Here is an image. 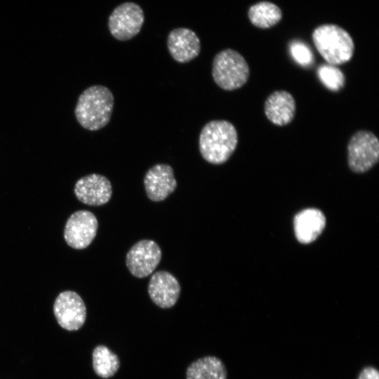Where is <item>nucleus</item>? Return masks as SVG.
Returning a JSON list of instances; mask_svg holds the SVG:
<instances>
[{"label":"nucleus","mask_w":379,"mask_h":379,"mask_svg":"<svg viewBox=\"0 0 379 379\" xmlns=\"http://www.w3.org/2000/svg\"><path fill=\"white\" fill-rule=\"evenodd\" d=\"M161 259V250L153 240L142 239L128 250L126 257V267L130 273L138 278L151 274Z\"/></svg>","instance_id":"7"},{"label":"nucleus","mask_w":379,"mask_h":379,"mask_svg":"<svg viewBox=\"0 0 379 379\" xmlns=\"http://www.w3.org/2000/svg\"><path fill=\"white\" fill-rule=\"evenodd\" d=\"M295 101L286 91H276L271 93L265 102V113L274 124L283 126L291 123L295 114Z\"/></svg>","instance_id":"14"},{"label":"nucleus","mask_w":379,"mask_h":379,"mask_svg":"<svg viewBox=\"0 0 379 379\" xmlns=\"http://www.w3.org/2000/svg\"><path fill=\"white\" fill-rule=\"evenodd\" d=\"M144 185L147 196L151 201H164L177 187L173 169L168 164H155L147 171Z\"/></svg>","instance_id":"11"},{"label":"nucleus","mask_w":379,"mask_h":379,"mask_svg":"<svg viewBox=\"0 0 379 379\" xmlns=\"http://www.w3.org/2000/svg\"><path fill=\"white\" fill-rule=\"evenodd\" d=\"M238 134L234 126L226 120H213L202 128L199 147L207 162L220 165L226 162L235 151Z\"/></svg>","instance_id":"2"},{"label":"nucleus","mask_w":379,"mask_h":379,"mask_svg":"<svg viewBox=\"0 0 379 379\" xmlns=\"http://www.w3.org/2000/svg\"><path fill=\"white\" fill-rule=\"evenodd\" d=\"M98 227V220L93 213L86 210L76 211L66 222L65 241L73 248H85L95 237Z\"/></svg>","instance_id":"8"},{"label":"nucleus","mask_w":379,"mask_h":379,"mask_svg":"<svg viewBox=\"0 0 379 379\" xmlns=\"http://www.w3.org/2000/svg\"><path fill=\"white\" fill-rule=\"evenodd\" d=\"M227 371L218 357L207 356L192 362L186 371V379H227Z\"/></svg>","instance_id":"16"},{"label":"nucleus","mask_w":379,"mask_h":379,"mask_svg":"<svg viewBox=\"0 0 379 379\" xmlns=\"http://www.w3.org/2000/svg\"><path fill=\"white\" fill-rule=\"evenodd\" d=\"M347 161L354 173H362L372 168L379 160V140L371 131L361 130L350 138L347 145Z\"/></svg>","instance_id":"5"},{"label":"nucleus","mask_w":379,"mask_h":379,"mask_svg":"<svg viewBox=\"0 0 379 379\" xmlns=\"http://www.w3.org/2000/svg\"><path fill=\"white\" fill-rule=\"evenodd\" d=\"M167 47L176 62L187 63L199 55L201 51L200 39L192 29L178 27L169 32Z\"/></svg>","instance_id":"12"},{"label":"nucleus","mask_w":379,"mask_h":379,"mask_svg":"<svg viewBox=\"0 0 379 379\" xmlns=\"http://www.w3.org/2000/svg\"><path fill=\"white\" fill-rule=\"evenodd\" d=\"M250 74L244 58L232 48L218 53L212 63V76L215 83L225 91H233L243 86Z\"/></svg>","instance_id":"4"},{"label":"nucleus","mask_w":379,"mask_h":379,"mask_svg":"<svg viewBox=\"0 0 379 379\" xmlns=\"http://www.w3.org/2000/svg\"><path fill=\"white\" fill-rule=\"evenodd\" d=\"M114 104L113 94L107 87L94 85L87 88L79 95L74 114L84 128L98 131L109 122Z\"/></svg>","instance_id":"1"},{"label":"nucleus","mask_w":379,"mask_h":379,"mask_svg":"<svg viewBox=\"0 0 379 379\" xmlns=\"http://www.w3.org/2000/svg\"><path fill=\"white\" fill-rule=\"evenodd\" d=\"M313 43L320 55L332 65L350 61L354 52L350 34L341 27L324 24L315 28L312 35Z\"/></svg>","instance_id":"3"},{"label":"nucleus","mask_w":379,"mask_h":379,"mask_svg":"<svg viewBox=\"0 0 379 379\" xmlns=\"http://www.w3.org/2000/svg\"><path fill=\"white\" fill-rule=\"evenodd\" d=\"M120 361L117 355L104 345L97 346L93 352V366L95 373L102 378L113 376L119 370Z\"/></svg>","instance_id":"18"},{"label":"nucleus","mask_w":379,"mask_h":379,"mask_svg":"<svg viewBox=\"0 0 379 379\" xmlns=\"http://www.w3.org/2000/svg\"><path fill=\"white\" fill-rule=\"evenodd\" d=\"M324 213L317 208H307L298 213L294 218V231L296 239L302 244L314 241L325 227Z\"/></svg>","instance_id":"15"},{"label":"nucleus","mask_w":379,"mask_h":379,"mask_svg":"<svg viewBox=\"0 0 379 379\" xmlns=\"http://www.w3.org/2000/svg\"><path fill=\"white\" fill-rule=\"evenodd\" d=\"M53 311L59 325L68 331H76L84 324L86 308L81 298L74 291H66L56 298Z\"/></svg>","instance_id":"9"},{"label":"nucleus","mask_w":379,"mask_h":379,"mask_svg":"<svg viewBox=\"0 0 379 379\" xmlns=\"http://www.w3.org/2000/svg\"><path fill=\"white\" fill-rule=\"evenodd\" d=\"M317 75L324 86L331 91H339L345 86V75L335 65H321L317 69Z\"/></svg>","instance_id":"19"},{"label":"nucleus","mask_w":379,"mask_h":379,"mask_svg":"<svg viewBox=\"0 0 379 379\" xmlns=\"http://www.w3.org/2000/svg\"><path fill=\"white\" fill-rule=\"evenodd\" d=\"M145 16L141 7L134 2H124L117 6L108 20L111 34L119 41H128L140 31Z\"/></svg>","instance_id":"6"},{"label":"nucleus","mask_w":379,"mask_h":379,"mask_svg":"<svg viewBox=\"0 0 379 379\" xmlns=\"http://www.w3.org/2000/svg\"><path fill=\"white\" fill-rule=\"evenodd\" d=\"M74 194L82 203L90 206H101L112 197V187L104 175L93 173L79 178L74 186Z\"/></svg>","instance_id":"10"},{"label":"nucleus","mask_w":379,"mask_h":379,"mask_svg":"<svg viewBox=\"0 0 379 379\" xmlns=\"http://www.w3.org/2000/svg\"><path fill=\"white\" fill-rule=\"evenodd\" d=\"M148 293L155 305L161 308H170L178 300L180 286L177 279L170 272L158 271L150 278Z\"/></svg>","instance_id":"13"},{"label":"nucleus","mask_w":379,"mask_h":379,"mask_svg":"<svg viewBox=\"0 0 379 379\" xmlns=\"http://www.w3.org/2000/svg\"><path fill=\"white\" fill-rule=\"evenodd\" d=\"M357 379H379V372L373 366H366L361 369Z\"/></svg>","instance_id":"21"},{"label":"nucleus","mask_w":379,"mask_h":379,"mask_svg":"<svg viewBox=\"0 0 379 379\" xmlns=\"http://www.w3.org/2000/svg\"><path fill=\"white\" fill-rule=\"evenodd\" d=\"M289 51L293 60L300 65L309 67L314 62V55L310 47L300 41L294 40L289 44Z\"/></svg>","instance_id":"20"},{"label":"nucleus","mask_w":379,"mask_h":379,"mask_svg":"<svg viewBox=\"0 0 379 379\" xmlns=\"http://www.w3.org/2000/svg\"><path fill=\"white\" fill-rule=\"evenodd\" d=\"M248 16L254 26L261 29H267L274 26L281 20L282 11L274 3L260 1L249 8Z\"/></svg>","instance_id":"17"}]
</instances>
